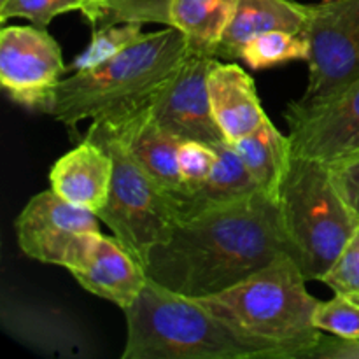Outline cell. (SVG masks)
Listing matches in <instances>:
<instances>
[{"label": "cell", "mask_w": 359, "mask_h": 359, "mask_svg": "<svg viewBox=\"0 0 359 359\" xmlns=\"http://www.w3.org/2000/svg\"><path fill=\"white\" fill-rule=\"evenodd\" d=\"M287 255L279 207L263 191L191 219L149 252L147 279L189 298H209Z\"/></svg>", "instance_id": "obj_1"}, {"label": "cell", "mask_w": 359, "mask_h": 359, "mask_svg": "<svg viewBox=\"0 0 359 359\" xmlns=\"http://www.w3.org/2000/svg\"><path fill=\"white\" fill-rule=\"evenodd\" d=\"M123 312V359H293L286 347L241 332L198 298L149 279Z\"/></svg>", "instance_id": "obj_2"}, {"label": "cell", "mask_w": 359, "mask_h": 359, "mask_svg": "<svg viewBox=\"0 0 359 359\" xmlns=\"http://www.w3.org/2000/svg\"><path fill=\"white\" fill-rule=\"evenodd\" d=\"M189 53L188 39L177 28L144 34L114 58L60 81L48 114L69 128L83 119L135 114L149 107Z\"/></svg>", "instance_id": "obj_3"}, {"label": "cell", "mask_w": 359, "mask_h": 359, "mask_svg": "<svg viewBox=\"0 0 359 359\" xmlns=\"http://www.w3.org/2000/svg\"><path fill=\"white\" fill-rule=\"evenodd\" d=\"M307 283L284 252L230 290L198 300L241 332L286 347L293 359H307L325 333L314 326L319 300Z\"/></svg>", "instance_id": "obj_4"}, {"label": "cell", "mask_w": 359, "mask_h": 359, "mask_svg": "<svg viewBox=\"0 0 359 359\" xmlns=\"http://www.w3.org/2000/svg\"><path fill=\"white\" fill-rule=\"evenodd\" d=\"M277 207L287 255L305 279L321 280L359 226V217L333 182L330 165L293 154Z\"/></svg>", "instance_id": "obj_5"}, {"label": "cell", "mask_w": 359, "mask_h": 359, "mask_svg": "<svg viewBox=\"0 0 359 359\" xmlns=\"http://www.w3.org/2000/svg\"><path fill=\"white\" fill-rule=\"evenodd\" d=\"M84 137L104 146L114 165L107 203L97 212L98 219L146 266L153 248L167 241L177 224L174 203L133 160L112 123L93 121Z\"/></svg>", "instance_id": "obj_6"}, {"label": "cell", "mask_w": 359, "mask_h": 359, "mask_svg": "<svg viewBox=\"0 0 359 359\" xmlns=\"http://www.w3.org/2000/svg\"><path fill=\"white\" fill-rule=\"evenodd\" d=\"M307 37L309 83L300 105L330 100L359 77V0L309 6Z\"/></svg>", "instance_id": "obj_7"}, {"label": "cell", "mask_w": 359, "mask_h": 359, "mask_svg": "<svg viewBox=\"0 0 359 359\" xmlns=\"http://www.w3.org/2000/svg\"><path fill=\"white\" fill-rule=\"evenodd\" d=\"M65 70L62 48L46 28L35 25L2 28L0 83L11 100L48 114Z\"/></svg>", "instance_id": "obj_8"}, {"label": "cell", "mask_w": 359, "mask_h": 359, "mask_svg": "<svg viewBox=\"0 0 359 359\" xmlns=\"http://www.w3.org/2000/svg\"><path fill=\"white\" fill-rule=\"evenodd\" d=\"M98 221L93 210L74 205L49 189L28 200L14 228L28 258L67 269L84 238L100 231Z\"/></svg>", "instance_id": "obj_9"}, {"label": "cell", "mask_w": 359, "mask_h": 359, "mask_svg": "<svg viewBox=\"0 0 359 359\" xmlns=\"http://www.w3.org/2000/svg\"><path fill=\"white\" fill-rule=\"evenodd\" d=\"M284 118L294 156L335 163L359 149V77L330 100L291 102Z\"/></svg>", "instance_id": "obj_10"}, {"label": "cell", "mask_w": 359, "mask_h": 359, "mask_svg": "<svg viewBox=\"0 0 359 359\" xmlns=\"http://www.w3.org/2000/svg\"><path fill=\"white\" fill-rule=\"evenodd\" d=\"M214 56L191 51L156 93L149 111L158 125L179 140L224 142L209 100V70Z\"/></svg>", "instance_id": "obj_11"}, {"label": "cell", "mask_w": 359, "mask_h": 359, "mask_svg": "<svg viewBox=\"0 0 359 359\" xmlns=\"http://www.w3.org/2000/svg\"><path fill=\"white\" fill-rule=\"evenodd\" d=\"M67 270L84 290L112 302L121 311L137 300L147 284L144 266L114 235L105 237L102 231L84 238Z\"/></svg>", "instance_id": "obj_12"}, {"label": "cell", "mask_w": 359, "mask_h": 359, "mask_svg": "<svg viewBox=\"0 0 359 359\" xmlns=\"http://www.w3.org/2000/svg\"><path fill=\"white\" fill-rule=\"evenodd\" d=\"M114 125L126 149L144 172L160 186L177 209L189 196L179 170V146L182 140L161 128L149 107L121 119H104Z\"/></svg>", "instance_id": "obj_13"}, {"label": "cell", "mask_w": 359, "mask_h": 359, "mask_svg": "<svg viewBox=\"0 0 359 359\" xmlns=\"http://www.w3.org/2000/svg\"><path fill=\"white\" fill-rule=\"evenodd\" d=\"M209 100L214 119L228 142L249 135L269 118L255 81L233 62L214 60L209 70Z\"/></svg>", "instance_id": "obj_14"}, {"label": "cell", "mask_w": 359, "mask_h": 359, "mask_svg": "<svg viewBox=\"0 0 359 359\" xmlns=\"http://www.w3.org/2000/svg\"><path fill=\"white\" fill-rule=\"evenodd\" d=\"M112 158L104 146L83 137L81 144L55 161L49 172L51 189L74 205L93 210L107 203Z\"/></svg>", "instance_id": "obj_15"}, {"label": "cell", "mask_w": 359, "mask_h": 359, "mask_svg": "<svg viewBox=\"0 0 359 359\" xmlns=\"http://www.w3.org/2000/svg\"><path fill=\"white\" fill-rule=\"evenodd\" d=\"M307 25L309 6L304 4L293 0H237L214 49V58L237 62L251 39L276 30L307 34Z\"/></svg>", "instance_id": "obj_16"}, {"label": "cell", "mask_w": 359, "mask_h": 359, "mask_svg": "<svg viewBox=\"0 0 359 359\" xmlns=\"http://www.w3.org/2000/svg\"><path fill=\"white\" fill-rule=\"evenodd\" d=\"M217 161L207 181L191 193L177 209L179 221L191 219L207 210L219 209L262 191L245 168L241 154L228 140L216 144Z\"/></svg>", "instance_id": "obj_17"}, {"label": "cell", "mask_w": 359, "mask_h": 359, "mask_svg": "<svg viewBox=\"0 0 359 359\" xmlns=\"http://www.w3.org/2000/svg\"><path fill=\"white\" fill-rule=\"evenodd\" d=\"M230 144L241 154L258 188L277 202L280 186L293 160L290 135L280 133L270 118H266L255 132Z\"/></svg>", "instance_id": "obj_18"}, {"label": "cell", "mask_w": 359, "mask_h": 359, "mask_svg": "<svg viewBox=\"0 0 359 359\" xmlns=\"http://www.w3.org/2000/svg\"><path fill=\"white\" fill-rule=\"evenodd\" d=\"M237 0H175L172 27L181 30L195 53L214 56Z\"/></svg>", "instance_id": "obj_19"}, {"label": "cell", "mask_w": 359, "mask_h": 359, "mask_svg": "<svg viewBox=\"0 0 359 359\" xmlns=\"http://www.w3.org/2000/svg\"><path fill=\"white\" fill-rule=\"evenodd\" d=\"M311 56V42L307 34H291V32H266L251 39L244 46L241 62L252 70L270 69L283 63L305 60Z\"/></svg>", "instance_id": "obj_20"}, {"label": "cell", "mask_w": 359, "mask_h": 359, "mask_svg": "<svg viewBox=\"0 0 359 359\" xmlns=\"http://www.w3.org/2000/svg\"><path fill=\"white\" fill-rule=\"evenodd\" d=\"M142 27L144 25L140 23H119L111 25V27L93 28L90 46L74 60L70 69L74 72L86 70L114 58L116 55L125 51L128 46L135 44L142 37Z\"/></svg>", "instance_id": "obj_21"}, {"label": "cell", "mask_w": 359, "mask_h": 359, "mask_svg": "<svg viewBox=\"0 0 359 359\" xmlns=\"http://www.w3.org/2000/svg\"><path fill=\"white\" fill-rule=\"evenodd\" d=\"M175 0H102V11L91 28L119 23H158L172 27Z\"/></svg>", "instance_id": "obj_22"}, {"label": "cell", "mask_w": 359, "mask_h": 359, "mask_svg": "<svg viewBox=\"0 0 359 359\" xmlns=\"http://www.w3.org/2000/svg\"><path fill=\"white\" fill-rule=\"evenodd\" d=\"M314 326L344 339H359V304L346 294H335L326 302L319 300L314 311Z\"/></svg>", "instance_id": "obj_23"}, {"label": "cell", "mask_w": 359, "mask_h": 359, "mask_svg": "<svg viewBox=\"0 0 359 359\" xmlns=\"http://www.w3.org/2000/svg\"><path fill=\"white\" fill-rule=\"evenodd\" d=\"M84 0H4L0 2V21L23 18L32 25L48 28L56 16L72 11L83 13Z\"/></svg>", "instance_id": "obj_24"}, {"label": "cell", "mask_w": 359, "mask_h": 359, "mask_svg": "<svg viewBox=\"0 0 359 359\" xmlns=\"http://www.w3.org/2000/svg\"><path fill=\"white\" fill-rule=\"evenodd\" d=\"M216 161L217 151L212 144L182 140L179 146V170L189 195L207 181Z\"/></svg>", "instance_id": "obj_25"}, {"label": "cell", "mask_w": 359, "mask_h": 359, "mask_svg": "<svg viewBox=\"0 0 359 359\" xmlns=\"http://www.w3.org/2000/svg\"><path fill=\"white\" fill-rule=\"evenodd\" d=\"M321 283L335 294L359 298V226Z\"/></svg>", "instance_id": "obj_26"}, {"label": "cell", "mask_w": 359, "mask_h": 359, "mask_svg": "<svg viewBox=\"0 0 359 359\" xmlns=\"http://www.w3.org/2000/svg\"><path fill=\"white\" fill-rule=\"evenodd\" d=\"M328 165L340 196L359 217V154H353Z\"/></svg>", "instance_id": "obj_27"}, {"label": "cell", "mask_w": 359, "mask_h": 359, "mask_svg": "<svg viewBox=\"0 0 359 359\" xmlns=\"http://www.w3.org/2000/svg\"><path fill=\"white\" fill-rule=\"evenodd\" d=\"M307 359H359V339L325 335L307 354Z\"/></svg>", "instance_id": "obj_28"}, {"label": "cell", "mask_w": 359, "mask_h": 359, "mask_svg": "<svg viewBox=\"0 0 359 359\" xmlns=\"http://www.w3.org/2000/svg\"><path fill=\"white\" fill-rule=\"evenodd\" d=\"M102 11V0H84V9H83V16L86 18L88 23L93 27L97 23L98 16H100Z\"/></svg>", "instance_id": "obj_29"}, {"label": "cell", "mask_w": 359, "mask_h": 359, "mask_svg": "<svg viewBox=\"0 0 359 359\" xmlns=\"http://www.w3.org/2000/svg\"><path fill=\"white\" fill-rule=\"evenodd\" d=\"M351 298V297H349ZM353 300H356L358 302V304H359V298H353Z\"/></svg>", "instance_id": "obj_30"}, {"label": "cell", "mask_w": 359, "mask_h": 359, "mask_svg": "<svg viewBox=\"0 0 359 359\" xmlns=\"http://www.w3.org/2000/svg\"><path fill=\"white\" fill-rule=\"evenodd\" d=\"M354 154H359V149L356 151V153H354ZM351 156H353V154H351ZM347 158H349V156H347Z\"/></svg>", "instance_id": "obj_31"}, {"label": "cell", "mask_w": 359, "mask_h": 359, "mask_svg": "<svg viewBox=\"0 0 359 359\" xmlns=\"http://www.w3.org/2000/svg\"><path fill=\"white\" fill-rule=\"evenodd\" d=\"M0 2H4V0H0Z\"/></svg>", "instance_id": "obj_32"}]
</instances>
